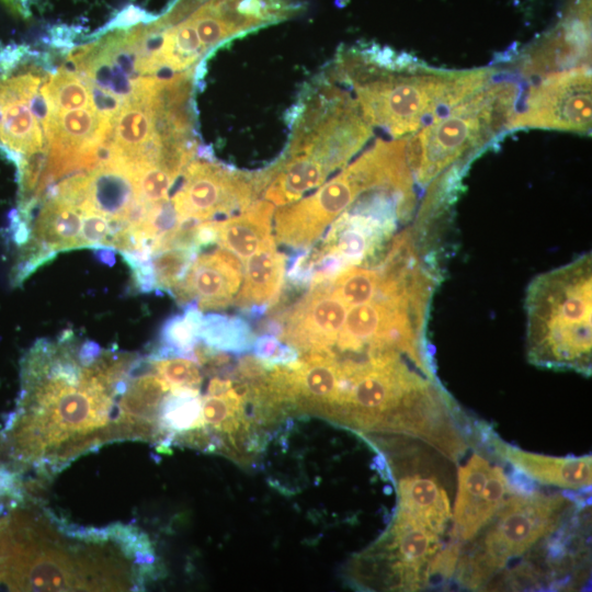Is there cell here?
<instances>
[{
    "instance_id": "28",
    "label": "cell",
    "mask_w": 592,
    "mask_h": 592,
    "mask_svg": "<svg viewBox=\"0 0 592 592\" xmlns=\"http://www.w3.org/2000/svg\"><path fill=\"white\" fill-rule=\"evenodd\" d=\"M98 258L106 263L107 265H112L115 261L114 253L112 252V248H99L94 249Z\"/></svg>"
},
{
    "instance_id": "19",
    "label": "cell",
    "mask_w": 592,
    "mask_h": 592,
    "mask_svg": "<svg viewBox=\"0 0 592 592\" xmlns=\"http://www.w3.org/2000/svg\"><path fill=\"white\" fill-rule=\"evenodd\" d=\"M203 314L194 301L184 306L182 315L170 317L161 329V345L149 356L152 358L182 356L195 361L194 349L198 343V330Z\"/></svg>"
},
{
    "instance_id": "9",
    "label": "cell",
    "mask_w": 592,
    "mask_h": 592,
    "mask_svg": "<svg viewBox=\"0 0 592 592\" xmlns=\"http://www.w3.org/2000/svg\"><path fill=\"white\" fill-rule=\"evenodd\" d=\"M591 71L588 66L548 73L533 86L523 111L509 127L588 133L592 122Z\"/></svg>"
},
{
    "instance_id": "21",
    "label": "cell",
    "mask_w": 592,
    "mask_h": 592,
    "mask_svg": "<svg viewBox=\"0 0 592 592\" xmlns=\"http://www.w3.org/2000/svg\"><path fill=\"white\" fill-rule=\"evenodd\" d=\"M47 94L54 112L75 109H93L90 90L83 81L64 66L48 78L42 87Z\"/></svg>"
},
{
    "instance_id": "2",
    "label": "cell",
    "mask_w": 592,
    "mask_h": 592,
    "mask_svg": "<svg viewBox=\"0 0 592 592\" xmlns=\"http://www.w3.org/2000/svg\"><path fill=\"white\" fill-rule=\"evenodd\" d=\"M286 152L264 171V200L283 206L325 183L372 135L355 100L331 82H319L298 106Z\"/></svg>"
},
{
    "instance_id": "27",
    "label": "cell",
    "mask_w": 592,
    "mask_h": 592,
    "mask_svg": "<svg viewBox=\"0 0 592 592\" xmlns=\"http://www.w3.org/2000/svg\"><path fill=\"white\" fill-rule=\"evenodd\" d=\"M4 7L16 16L27 18L34 0H1Z\"/></svg>"
},
{
    "instance_id": "8",
    "label": "cell",
    "mask_w": 592,
    "mask_h": 592,
    "mask_svg": "<svg viewBox=\"0 0 592 592\" xmlns=\"http://www.w3.org/2000/svg\"><path fill=\"white\" fill-rule=\"evenodd\" d=\"M177 183L170 198L179 220L193 217L202 221L242 212L265 185L263 172L229 170L206 158L191 160Z\"/></svg>"
},
{
    "instance_id": "22",
    "label": "cell",
    "mask_w": 592,
    "mask_h": 592,
    "mask_svg": "<svg viewBox=\"0 0 592 592\" xmlns=\"http://www.w3.org/2000/svg\"><path fill=\"white\" fill-rule=\"evenodd\" d=\"M200 252L196 248L173 247L155 253L151 258L156 289L171 295L185 276L191 263Z\"/></svg>"
},
{
    "instance_id": "1",
    "label": "cell",
    "mask_w": 592,
    "mask_h": 592,
    "mask_svg": "<svg viewBox=\"0 0 592 592\" xmlns=\"http://www.w3.org/2000/svg\"><path fill=\"white\" fill-rule=\"evenodd\" d=\"M133 361L130 353L101 351L82 362L69 331L57 343L36 341L22 360L20 400L5 426L12 457L48 477L126 440L119 399Z\"/></svg>"
},
{
    "instance_id": "7",
    "label": "cell",
    "mask_w": 592,
    "mask_h": 592,
    "mask_svg": "<svg viewBox=\"0 0 592 592\" xmlns=\"http://www.w3.org/2000/svg\"><path fill=\"white\" fill-rule=\"evenodd\" d=\"M571 505L560 493H511L482 528L471 551L460 559L458 581L470 589L481 588L509 561L556 532Z\"/></svg>"
},
{
    "instance_id": "12",
    "label": "cell",
    "mask_w": 592,
    "mask_h": 592,
    "mask_svg": "<svg viewBox=\"0 0 592 592\" xmlns=\"http://www.w3.org/2000/svg\"><path fill=\"white\" fill-rule=\"evenodd\" d=\"M241 277L239 260L220 248L196 255L171 296L181 306L194 300L201 310L224 309L234 303Z\"/></svg>"
},
{
    "instance_id": "18",
    "label": "cell",
    "mask_w": 592,
    "mask_h": 592,
    "mask_svg": "<svg viewBox=\"0 0 592 592\" xmlns=\"http://www.w3.org/2000/svg\"><path fill=\"white\" fill-rule=\"evenodd\" d=\"M0 143L5 149L29 156L45 149L43 130L27 106V101L7 96L0 84Z\"/></svg>"
},
{
    "instance_id": "10",
    "label": "cell",
    "mask_w": 592,
    "mask_h": 592,
    "mask_svg": "<svg viewBox=\"0 0 592 592\" xmlns=\"http://www.w3.org/2000/svg\"><path fill=\"white\" fill-rule=\"evenodd\" d=\"M452 536L462 543L475 538L512 493L504 470L474 453L457 475Z\"/></svg>"
},
{
    "instance_id": "26",
    "label": "cell",
    "mask_w": 592,
    "mask_h": 592,
    "mask_svg": "<svg viewBox=\"0 0 592 592\" xmlns=\"http://www.w3.org/2000/svg\"><path fill=\"white\" fill-rule=\"evenodd\" d=\"M77 75V73H76ZM88 87L91 93L93 109L95 112L104 118H107L114 123V119L118 115L123 101L110 91H106L96 84H94L86 76L77 75Z\"/></svg>"
},
{
    "instance_id": "6",
    "label": "cell",
    "mask_w": 592,
    "mask_h": 592,
    "mask_svg": "<svg viewBox=\"0 0 592 592\" xmlns=\"http://www.w3.org/2000/svg\"><path fill=\"white\" fill-rule=\"evenodd\" d=\"M407 143L378 139L314 194L280 208L274 218L276 241L295 250L308 249L363 192L412 177Z\"/></svg>"
},
{
    "instance_id": "4",
    "label": "cell",
    "mask_w": 592,
    "mask_h": 592,
    "mask_svg": "<svg viewBox=\"0 0 592 592\" xmlns=\"http://www.w3.org/2000/svg\"><path fill=\"white\" fill-rule=\"evenodd\" d=\"M525 314L531 364L591 375V253L534 277L526 288Z\"/></svg>"
},
{
    "instance_id": "24",
    "label": "cell",
    "mask_w": 592,
    "mask_h": 592,
    "mask_svg": "<svg viewBox=\"0 0 592 592\" xmlns=\"http://www.w3.org/2000/svg\"><path fill=\"white\" fill-rule=\"evenodd\" d=\"M148 357L155 372L162 377L171 388H200L203 377L200 364L196 361L182 356L160 358Z\"/></svg>"
},
{
    "instance_id": "11",
    "label": "cell",
    "mask_w": 592,
    "mask_h": 592,
    "mask_svg": "<svg viewBox=\"0 0 592 592\" xmlns=\"http://www.w3.org/2000/svg\"><path fill=\"white\" fill-rule=\"evenodd\" d=\"M349 305L325 280L310 285L295 305L272 318L282 325L281 339L298 352L331 351L343 326Z\"/></svg>"
},
{
    "instance_id": "23",
    "label": "cell",
    "mask_w": 592,
    "mask_h": 592,
    "mask_svg": "<svg viewBox=\"0 0 592 592\" xmlns=\"http://www.w3.org/2000/svg\"><path fill=\"white\" fill-rule=\"evenodd\" d=\"M180 175L159 163L143 168L135 174V198L148 205L168 200Z\"/></svg>"
},
{
    "instance_id": "15",
    "label": "cell",
    "mask_w": 592,
    "mask_h": 592,
    "mask_svg": "<svg viewBox=\"0 0 592 592\" xmlns=\"http://www.w3.org/2000/svg\"><path fill=\"white\" fill-rule=\"evenodd\" d=\"M82 214L98 213L111 221H123L135 201V172L123 156L95 167L89 177Z\"/></svg>"
},
{
    "instance_id": "16",
    "label": "cell",
    "mask_w": 592,
    "mask_h": 592,
    "mask_svg": "<svg viewBox=\"0 0 592 592\" xmlns=\"http://www.w3.org/2000/svg\"><path fill=\"white\" fill-rule=\"evenodd\" d=\"M274 204L254 201L246 209L217 220V242L243 263L272 234Z\"/></svg>"
},
{
    "instance_id": "5",
    "label": "cell",
    "mask_w": 592,
    "mask_h": 592,
    "mask_svg": "<svg viewBox=\"0 0 592 592\" xmlns=\"http://www.w3.org/2000/svg\"><path fill=\"white\" fill-rule=\"evenodd\" d=\"M519 88L512 82L487 84L422 127L407 143L414 181L428 186L455 162L509 127Z\"/></svg>"
},
{
    "instance_id": "17",
    "label": "cell",
    "mask_w": 592,
    "mask_h": 592,
    "mask_svg": "<svg viewBox=\"0 0 592 592\" xmlns=\"http://www.w3.org/2000/svg\"><path fill=\"white\" fill-rule=\"evenodd\" d=\"M397 506L415 515L445 535L452 521L449 500L433 476L407 475L397 482Z\"/></svg>"
},
{
    "instance_id": "20",
    "label": "cell",
    "mask_w": 592,
    "mask_h": 592,
    "mask_svg": "<svg viewBox=\"0 0 592 592\" xmlns=\"http://www.w3.org/2000/svg\"><path fill=\"white\" fill-rule=\"evenodd\" d=\"M198 339L216 351L240 354L252 349L255 335L243 318L212 312L203 316Z\"/></svg>"
},
{
    "instance_id": "3",
    "label": "cell",
    "mask_w": 592,
    "mask_h": 592,
    "mask_svg": "<svg viewBox=\"0 0 592 592\" xmlns=\"http://www.w3.org/2000/svg\"><path fill=\"white\" fill-rule=\"evenodd\" d=\"M337 68L338 75L353 87L355 102L366 123L394 137L420 129L492 78L490 69L400 73L399 67L383 69L377 57L366 62L357 56H345Z\"/></svg>"
},
{
    "instance_id": "13",
    "label": "cell",
    "mask_w": 592,
    "mask_h": 592,
    "mask_svg": "<svg viewBox=\"0 0 592 592\" xmlns=\"http://www.w3.org/2000/svg\"><path fill=\"white\" fill-rule=\"evenodd\" d=\"M487 432L486 439L494 453L530 479L568 490L591 486V456L557 457L531 453L509 445L491 430Z\"/></svg>"
},
{
    "instance_id": "14",
    "label": "cell",
    "mask_w": 592,
    "mask_h": 592,
    "mask_svg": "<svg viewBox=\"0 0 592 592\" xmlns=\"http://www.w3.org/2000/svg\"><path fill=\"white\" fill-rule=\"evenodd\" d=\"M286 269V257L276 249L271 235L244 261L243 284L234 299L251 318L260 317L278 300Z\"/></svg>"
},
{
    "instance_id": "25",
    "label": "cell",
    "mask_w": 592,
    "mask_h": 592,
    "mask_svg": "<svg viewBox=\"0 0 592 592\" xmlns=\"http://www.w3.org/2000/svg\"><path fill=\"white\" fill-rule=\"evenodd\" d=\"M80 248H111V220L98 213L82 214Z\"/></svg>"
}]
</instances>
